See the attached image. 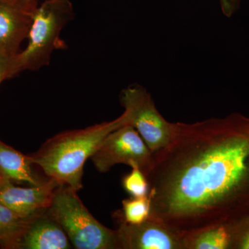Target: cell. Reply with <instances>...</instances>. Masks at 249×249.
Returning <instances> with one entry per match:
<instances>
[{"mask_svg": "<svg viewBox=\"0 0 249 249\" xmlns=\"http://www.w3.org/2000/svg\"><path fill=\"white\" fill-rule=\"evenodd\" d=\"M152 217L183 236L249 212V116L174 123L146 175Z\"/></svg>", "mask_w": 249, "mask_h": 249, "instance_id": "obj_1", "label": "cell"}, {"mask_svg": "<svg viewBox=\"0 0 249 249\" xmlns=\"http://www.w3.org/2000/svg\"><path fill=\"white\" fill-rule=\"evenodd\" d=\"M127 124L128 116L124 111L114 120L84 129L65 131L47 140L38 151L30 155L31 160L48 178L78 192L83 188L86 160L108 134Z\"/></svg>", "mask_w": 249, "mask_h": 249, "instance_id": "obj_2", "label": "cell"}, {"mask_svg": "<svg viewBox=\"0 0 249 249\" xmlns=\"http://www.w3.org/2000/svg\"><path fill=\"white\" fill-rule=\"evenodd\" d=\"M74 17L70 0H44L33 18L26 48L13 56L9 78L24 71H35L50 63L54 51L60 46V34Z\"/></svg>", "mask_w": 249, "mask_h": 249, "instance_id": "obj_3", "label": "cell"}, {"mask_svg": "<svg viewBox=\"0 0 249 249\" xmlns=\"http://www.w3.org/2000/svg\"><path fill=\"white\" fill-rule=\"evenodd\" d=\"M47 212L60 224L75 248L120 249L116 230L98 222L70 187L57 188Z\"/></svg>", "mask_w": 249, "mask_h": 249, "instance_id": "obj_4", "label": "cell"}, {"mask_svg": "<svg viewBox=\"0 0 249 249\" xmlns=\"http://www.w3.org/2000/svg\"><path fill=\"white\" fill-rule=\"evenodd\" d=\"M120 101L128 116V124L139 132L152 153L168 145L174 123L161 115L143 87L129 85L121 91Z\"/></svg>", "mask_w": 249, "mask_h": 249, "instance_id": "obj_5", "label": "cell"}, {"mask_svg": "<svg viewBox=\"0 0 249 249\" xmlns=\"http://www.w3.org/2000/svg\"><path fill=\"white\" fill-rule=\"evenodd\" d=\"M95 168L101 173L109 171L114 165L137 167L146 176L152 163V152L139 132L129 124L108 134L91 156Z\"/></svg>", "mask_w": 249, "mask_h": 249, "instance_id": "obj_6", "label": "cell"}, {"mask_svg": "<svg viewBox=\"0 0 249 249\" xmlns=\"http://www.w3.org/2000/svg\"><path fill=\"white\" fill-rule=\"evenodd\" d=\"M114 219L120 249H183L181 236L151 215L137 225L124 222L119 211Z\"/></svg>", "mask_w": 249, "mask_h": 249, "instance_id": "obj_7", "label": "cell"}, {"mask_svg": "<svg viewBox=\"0 0 249 249\" xmlns=\"http://www.w3.org/2000/svg\"><path fill=\"white\" fill-rule=\"evenodd\" d=\"M38 5L37 0H0V51L19 52Z\"/></svg>", "mask_w": 249, "mask_h": 249, "instance_id": "obj_8", "label": "cell"}, {"mask_svg": "<svg viewBox=\"0 0 249 249\" xmlns=\"http://www.w3.org/2000/svg\"><path fill=\"white\" fill-rule=\"evenodd\" d=\"M60 186L49 178L40 185L27 188L11 183L0 190V203L21 217L32 219L48 210Z\"/></svg>", "mask_w": 249, "mask_h": 249, "instance_id": "obj_9", "label": "cell"}, {"mask_svg": "<svg viewBox=\"0 0 249 249\" xmlns=\"http://www.w3.org/2000/svg\"><path fill=\"white\" fill-rule=\"evenodd\" d=\"M71 247L62 228L46 211L33 218L19 249H67Z\"/></svg>", "mask_w": 249, "mask_h": 249, "instance_id": "obj_10", "label": "cell"}, {"mask_svg": "<svg viewBox=\"0 0 249 249\" xmlns=\"http://www.w3.org/2000/svg\"><path fill=\"white\" fill-rule=\"evenodd\" d=\"M30 155L15 150L0 140V175L11 182L37 186L42 181L34 170Z\"/></svg>", "mask_w": 249, "mask_h": 249, "instance_id": "obj_11", "label": "cell"}, {"mask_svg": "<svg viewBox=\"0 0 249 249\" xmlns=\"http://www.w3.org/2000/svg\"><path fill=\"white\" fill-rule=\"evenodd\" d=\"M181 237L183 249H230L231 235L227 224L204 228Z\"/></svg>", "mask_w": 249, "mask_h": 249, "instance_id": "obj_12", "label": "cell"}, {"mask_svg": "<svg viewBox=\"0 0 249 249\" xmlns=\"http://www.w3.org/2000/svg\"><path fill=\"white\" fill-rule=\"evenodd\" d=\"M32 219L22 217L0 203V248L19 249Z\"/></svg>", "mask_w": 249, "mask_h": 249, "instance_id": "obj_13", "label": "cell"}, {"mask_svg": "<svg viewBox=\"0 0 249 249\" xmlns=\"http://www.w3.org/2000/svg\"><path fill=\"white\" fill-rule=\"evenodd\" d=\"M124 222L140 224L147 221L151 215L152 198L150 195L142 197H132L122 201V210L119 211Z\"/></svg>", "mask_w": 249, "mask_h": 249, "instance_id": "obj_14", "label": "cell"}, {"mask_svg": "<svg viewBox=\"0 0 249 249\" xmlns=\"http://www.w3.org/2000/svg\"><path fill=\"white\" fill-rule=\"evenodd\" d=\"M124 191L132 197L146 196L150 191V185L145 174L137 167L132 168L130 173L122 178Z\"/></svg>", "mask_w": 249, "mask_h": 249, "instance_id": "obj_15", "label": "cell"}, {"mask_svg": "<svg viewBox=\"0 0 249 249\" xmlns=\"http://www.w3.org/2000/svg\"><path fill=\"white\" fill-rule=\"evenodd\" d=\"M227 224L231 235L230 249H249V212Z\"/></svg>", "mask_w": 249, "mask_h": 249, "instance_id": "obj_16", "label": "cell"}, {"mask_svg": "<svg viewBox=\"0 0 249 249\" xmlns=\"http://www.w3.org/2000/svg\"><path fill=\"white\" fill-rule=\"evenodd\" d=\"M14 55L0 51V84L3 80L9 79L10 66Z\"/></svg>", "mask_w": 249, "mask_h": 249, "instance_id": "obj_17", "label": "cell"}, {"mask_svg": "<svg viewBox=\"0 0 249 249\" xmlns=\"http://www.w3.org/2000/svg\"><path fill=\"white\" fill-rule=\"evenodd\" d=\"M241 0H219L222 14L231 18L237 12L240 6Z\"/></svg>", "mask_w": 249, "mask_h": 249, "instance_id": "obj_18", "label": "cell"}, {"mask_svg": "<svg viewBox=\"0 0 249 249\" xmlns=\"http://www.w3.org/2000/svg\"><path fill=\"white\" fill-rule=\"evenodd\" d=\"M11 183H14L11 182L9 180L6 179V178H4V177L0 175V190L2 189L5 186L11 184Z\"/></svg>", "mask_w": 249, "mask_h": 249, "instance_id": "obj_19", "label": "cell"}]
</instances>
